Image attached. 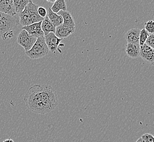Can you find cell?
I'll return each instance as SVG.
<instances>
[{
  "mask_svg": "<svg viewBox=\"0 0 154 142\" xmlns=\"http://www.w3.org/2000/svg\"><path fill=\"white\" fill-rule=\"evenodd\" d=\"M57 14L62 17L63 21V25H66L67 26L75 27L74 19L72 16L71 14L67 11H61L57 13Z\"/></svg>",
  "mask_w": 154,
  "mask_h": 142,
  "instance_id": "cell-14",
  "label": "cell"
},
{
  "mask_svg": "<svg viewBox=\"0 0 154 142\" xmlns=\"http://www.w3.org/2000/svg\"><path fill=\"white\" fill-rule=\"evenodd\" d=\"M149 35L150 34L144 29H143L142 30H140L139 39V45L140 47L145 44V41L146 39H148Z\"/></svg>",
  "mask_w": 154,
  "mask_h": 142,
  "instance_id": "cell-18",
  "label": "cell"
},
{
  "mask_svg": "<svg viewBox=\"0 0 154 142\" xmlns=\"http://www.w3.org/2000/svg\"><path fill=\"white\" fill-rule=\"evenodd\" d=\"M37 38L30 35L25 30H21L17 37V43L23 48L25 51H30L35 43Z\"/></svg>",
  "mask_w": 154,
  "mask_h": 142,
  "instance_id": "cell-5",
  "label": "cell"
},
{
  "mask_svg": "<svg viewBox=\"0 0 154 142\" xmlns=\"http://www.w3.org/2000/svg\"><path fill=\"white\" fill-rule=\"evenodd\" d=\"M42 21L31 24L29 26H23L22 30H25L30 35L36 38L39 37H44V33L41 29Z\"/></svg>",
  "mask_w": 154,
  "mask_h": 142,
  "instance_id": "cell-8",
  "label": "cell"
},
{
  "mask_svg": "<svg viewBox=\"0 0 154 142\" xmlns=\"http://www.w3.org/2000/svg\"><path fill=\"white\" fill-rule=\"evenodd\" d=\"M48 2H50V3H54L55 2V0H53V1H51V0H48L47 1Z\"/></svg>",
  "mask_w": 154,
  "mask_h": 142,
  "instance_id": "cell-27",
  "label": "cell"
},
{
  "mask_svg": "<svg viewBox=\"0 0 154 142\" xmlns=\"http://www.w3.org/2000/svg\"><path fill=\"white\" fill-rule=\"evenodd\" d=\"M0 12L14 17L16 13L13 1L12 0H0Z\"/></svg>",
  "mask_w": 154,
  "mask_h": 142,
  "instance_id": "cell-9",
  "label": "cell"
},
{
  "mask_svg": "<svg viewBox=\"0 0 154 142\" xmlns=\"http://www.w3.org/2000/svg\"><path fill=\"white\" fill-rule=\"evenodd\" d=\"M44 37L45 43L49 48V50L52 53H55L62 39L57 37L54 33H50L47 35L45 36Z\"/></svg>",
  "mask_w": 154,
  "mask_h": 142,
  "instance_id": "cell-6",
  "label": "cell"
},
{
  "mask_svg": "<svg viewBox=\"0 0 154 142\" xmlns=\"http://www.w3.org/2000/svg\"><path fill=\"white\" fill-rule=\"evenodd\" d=\"M145 45L151 48H154V34H150L145 42Z\"/></svg>",
  "mask_w": 154,
  "mask_h": 142,
  "instance_id": "cell-20",
  "label": "cell"
},
{
  "mask_svg": "<svg viewBox=\"0 0 154 142\" xmlns=\"http://www.w3.org/2000/svg\"><path fill=\"white\" fill-rule=\"evenodd\" d=\"M136 142H143V139H142V138L140 137V138H139V139H138L137 140Z\"/></svg>",
  "mask_w": 154,
  "mask_h": 142,
  "instance_id": "cell-26",
  "label": "cell"
},
{
  "mask_svg": "<svg viewBox=\"0 0 154 142\" xmlns=\"http://www.w3.org/2000/svg\"><path fill=\"white\" fill-rule=\"evenodd\" d=\"M143 59L146 62L154 65V49L144 44L140 47V55Z\"/></svg>",
  "mask_w": 154,
  "mask_h": 142,
  "instance_id": "cell-7",
  "label": "cell"
},
{
  "mask_svg": "<svg viewBox=\"0 0 154 142\" xmlns=\"http://www.w3.org/2000/svg\"><path fill=\"white\" fill-rule=\"evenodd\" d=\"M49 52V50L45 43V37H39L37 39L35 43L30 51L25 53L30 59H38L47 56Z\"/></svg>",
  "mask_w": 154,
  "mask_h": 142,
  "instance_id": "cell-3",
  "label": "cell"
},
{
  "mask_svg": "<svg viewBox=\"0 0 154 142\" xmlns=\"http://www.w3.org/2000/svg\"><path fill=\"white\" fill-rule=\"evenodd\" d=\"M3 142H14V141L13 139H11V138H8V139L4 140Z\"/></svg>",
  "mask_w": 154,
  "mask_h": 142,
  "instance_id": "cell-24",
  "label": "cell"
},
{
  "mask_svg": "<svg viewBox=\"0 0 154 142\" xmlns=\"http://www.w3.org/2000/svg\"><path fill=\"white\" fill-rule=\"evenodd\" d=\"M52 12L57 14L60 11H66L67 5L65 0H57L51 8Z\"/></svg>",
  "mask_w": 154,
  "mask_h": 142,
  "instance_id": "cell-16",
  "label": "cell"
},
{
  "mask_svg": "<svg viewBox=\"0 0 154 142\" xmlns=\"http://www.w3.org/2000/svg\"><path fill=\"white\" fill-rule=\"evenodd\" d=\"M13 1L15 13L20 14L24 11L30 0H14Z\"/></svg>",
  "mask_w": 154,
  "mask_h": 142,
  "instance_id": "cell-17",
  "label": "cell"
},
{
  "mask_svg": "<svg viewBox=\"0 0 154 142\" xmlns=\"http://www.w3.org/2000/svg\"><path fill=\"white\" fill-rule=\"evenodd\" d=\"M37 12L39 16L41 17L42 18H45L47 15V11L43 7H38Z\"/></svg>",
  "mask_w": 154,
  "mask_h": 142,
  "instance_id": "cell-22",
  "label": "cell"
},
{
  "mask_svg": "<svg viewBox=\"0 0 154 142\" xmlns=\"http://www.w3.org/2000/svg\"><path fill=\"white\" fill-rule=\"evenodd\" d=\"M6 14H4V13H1L0 12V19H1L2 18H3Z\"/></svg>",
  "mask_w": 154,
  "mask_h": 142,
  "instance_id": "cell-25",
  "label": "cell"
},
{
  "mask_svg": "<svg viewBox=\"0 0 154 142\" xmlns=\"http://www.w3.org/2000/svg\"><path fill=\"white\" fill-rule=\"evenodd\" d=\"M41 29L44 35L46 36L50 33H55L56 27L54 26L47 16H46L44 20L42 21Z\"/></svg>",
  "mask_w": 154,
  "mask_h": 142,
  "instance_id": "cell-13",
  "label": "cell"
},
{
  "mask_svg": "<svg viewBox=\"0 0 154 142\" xmlns=\"http://www.w3.org/2000/svg\"><path fill=\"white\" fill-rule=\"evenodd\" d=\"M126 52L131 58L137 59L140 55V46L139 45L128 43L126 46Z\"/></svg>",
  "mask_w": 154,
  "mask_h": 142,
  "instance_id": "cell-12",
  "label": "cell"
},
{
  "mask_svg": "<svg viewBox=\"0 0 154 142\" xmlns=\"http://www.w3.org/2000/svg\"><path fill=\"white\" fill-rule=\"evenodd\" d=\"M38 8V6L30 1L24 11L19 14V23L26 26L43 20L45 18L39 16L37 12Z\"/></svg>",
  "mask_w": 154,
  "mask_h": 142,
  "instance_id": "cell-2",
  "label": "cell"
},
{
  "mask_svg": "<svg viewBox=\"0 0 154 142\" xmlns=\"http://www.w3.org/2000/svg\"><path fill=\"white\" fill-rule=\"evenodd\" d=\"M140 31V30L138 28H133L128 31L125 36L128 43L139 45Z\"/></svg>",
  "mask_w": 154,
  "mask_h": 142,
  "instance_id": "cell-11",
  "label": "cell"
},
{
  "mask_svg": "<svg viewBox=\"0 0 154 142\" xmlns=\"http://www.w3.org/2000/svg\"><path fill=\"white\" fill-rule=\"evenodd\" d=\"M75 29V27L67 26L62 24L56 27L55 35L59 39H63L71 35L74 33Z\"/></svg>",
  "mask_w": 154,
  "mask_h": 142,
  "instance_id": "cell-10",
  "label": "cell"
},
{
  "mask_svg": "<svg viewBox=\"0 0 154 142\" xmlns=\"http://www.w3.org/2000/svg\"><path fill=\"white\" fill-rule=\"evenodd\" d=\"M19 24L17 19L6 14L3 18L0 19V38L5 33L13 31Z\"/></svg>",
  "mask_w": 154,
  "mask_h": 142,
  "instance_id": "cell-4",
  "label": "cell"
},
{
  "mask_svg": "<svg viewBox=\"0 0 154 142\" xmlns=\"http://www.w3.org/2000/svg\"><path fill=\"white\" fill-rule=\"evenodd\" d=\"M26 106L33 113L45 114L52 112L57 105V91L51 85L35 84L28 90L24 97Z\"/></svg>",
  "mask_w": 154,
  "mask_h": 142,
  "instance_id": "cell-1",
  "label": "cell"
},
{
  "mask_svg": "<svg viewBox=\"0 0 154 142\" xmlns=\"http://www.w3.org/2000/svg\"><path fill=\"white\" fill-rule=\"evenodd\" d=\"M47 16L52 23V24L54 25V26L56 27L63 24V21L62 17L52 12L51 8L48 9Z\"/></svg>",
  "mask_w": 154,
  "mask_h": 142,
  "instance_id": "cell-15",
  "label": "cell"
},
{
  "mask_svg": "<svg viewBox=\"0 0 154 142\" xmlns=\"http://www.w3.org/2000/svg\"><path fill=\"white\" fill-rule=\"evenodd\" d=\"M144 142H154V137L152 134L145 133L141 137Z\"/></svg>",
  "mask_w": 154,
  "mask_h": 142,
  "instance_id": "cell-21",
  "label": "cell"
},
{
  "mask_svg": "<svg viewBox=\"0 0 154 142\" xmlns=\"http://www.w3.org/2000/svg\"><path fill=\"white\" fill-rule=\"evenodd\" d=\"M144 29L149 34H154V22L153 20H149L144 23Z\"/></svg>",
  "mask_w": 154,
  "mask_h": 142,
  "instance_id": "cell-19",
  "label": "cell"
},
{
  "mask_svg": "<svg viewBox=\"0 0 154 142\" xmlns=\"http://www.w3.org/2000/svg\"><path fill=\"white\" fill-rule=\"evenodd\" d=\"M14 31H9L5 33L3 35L1 38H2L3 40H6L8 39H12V37L14 36Z\"/></svg>",
  "mask_w": 154,
  "mask_h": 142,
  "instance_id": "cell-23",
  "label": "cell"
}]
</instances>
